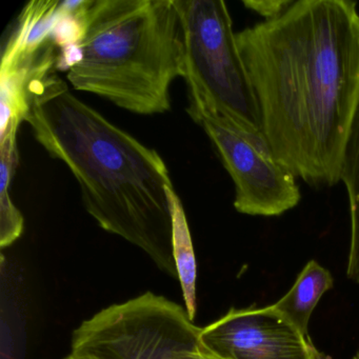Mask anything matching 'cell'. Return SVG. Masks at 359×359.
Segmentation results:
<instances>
[{
	"instance_id": "3",
	"label": "cell",
	"mask_w": 359,
	"mask_h": 359,
	"mask_svg": "<svg viewBox=\"0 0 359 359\" xmlns=\"http://www.w3.org/2000/svg\"><path fill=\"white\" fill-rule=\"evenodd\" d=\"M81 24L67 73L75 90L135 114L171 110L170 88L184 74L175 0H91Z\"/></svg>"
},
{
	"instance_id": "13",
	"label": "cell",
	"mask_w": 359,
	"mask_h": 359,
	"mask_svg": "<svg viewBox=\"0 0 359 359\" xmlns=\"http://www.w3.org/2000/svg\"><path fill=\"white\" fill-rule=\"evenodd\" d=\"M199 340L186 344L173 353L174 359H218L199 346Z\"/></svg>"
},
{
	"instance_id": "14",
	"label": "cell",
	"mask_w": 359,
	"mask_h": 359,
	"mask_svg": "<svg viewBox=\"0 0 359 359\" xmlns=\"http://www.w3.org/2000/svg\"><path fill=\"white\" fill-rule=\"evenodd\" d=\"M315 359H329L327 357L323 356L321 353H319L318 351H317L316 356H315Z\"/></svg>"
},
{
	"instance_id": "16",
	"label": "cell",
	"mask_w": 359,
	"mask_h": 359,
	"mask_svg": "<svg viewBox=\"0 0 359 359\" xmlns=\"http://www.w3.org/2000/svg\"><path fill=\"white\" fill-rule=\"evenodd\" d=\"M354 359H359V350L357 351V354L355 355Z\"/></svg>"
},
{
	"instance_id": "11",
	"label": "cell",
	"mask_w": 359,
	"mask_h": 359,
	"mask_svg": "<svg viewBox=\"0 0 359 359\" xmlns=\"http://www.w3.org/2000/svg\"><path fill=\"white\" fill-rule=\"evenodd\" d=\"M0 247H9L22 234L25 219L12 201L10 186L18 163V151L5 148L0 150Z\"/></svg>"
},
{
	"instance_id": "7",
	"label": "cell",
	"mask_w": 359,
	"mask_h": 359,
	"mask_svg": "<svg viewBox=\"0 0 359 359\" xmlns=\"http://www.w3.org/2000/svg\"><path fill=\"white\" fill-rule=\"evenodd\" d=\"M198 344L220 359H315L317 353L272 304L230 309L201 327Z\"/></svg>"
},
{
	"instance_id": "5",
	"label": "cell",
	"mask_w": 359,
	"mask_h": 359,
	"mask_svg": "<svg viewBox=\"0 0 359 359\" xmlns=\"http://www.w3.org/2000/svg\"><path fill=\"white\" fill-rule=\"evenodd\" d=\"M201 327L186 308L147 292L112 304L83 321L72 336V353L88 359H174L199 340Z\"/></svg>"
},
{
	"instance_id": "6",
	"label": "cell",
	"mask_w": 359,
	"mask_h": 359,
	"mask_svg": "<svg viewBox=\"0 0 359 359\" xmlns=\"http://www.w3.org/2000/svg\"><path fill=\"white\" fill-rule=\"evenodd\" d=\"M235 186L234 208L251 216L283 215L302 199L296 177L273 155L264 138L210 117H195Z\"/></svg>"
},
{
	"instance_id": "1",
	"label": "cell",
	"mask_w": 359,
	"mask_h": 359,
	"mask_svg": "<svg viewBox=\"0 0 359 359\" xmlns=\"http://www.w3.org/2000/svg\"><path fill=\"white\" fill-rule=\"evenodd\" d=\"M236 41L275 158L313 188L336 186L359 104L356 1L294 0Z\"/></svg>"
},
{
	"instance_id": "15",
	"label": "cell",
	"mask_w": 359,
	"mask_h": 359,
	"mask_svg": "<svg viewBox=\"0 0 359 359\" xmlns=\"http://www.w3.org/2000/svg\"><path fill=\"white\" fill-rule=\"evenodd\" d=\"M65 359H88V358H83V357L75 356V355L71 354V355H69L68 357H66V358H65Z\"/></svg>"
},
{
	"instance_id": "12",
	"label": "cell",
	"mask_w": 359,
	"mask_h": 359,
	"mask_svg": "<svg viewBox=\"0 0 359 359\" xmlns=\"http://www.w3.org/2000/svg\"><path fill=\"white\" fill-rule=\"evenodd\" d=\"M294 0H245L243 5L266 20H274L287 11Z\"/></svg>"
},
{
	"instance_id": "4",
	"label": "cell",
	"mask_w": 359,
	"mask_h": 359,
	"mask_svg": "<svg viewBox=\"0 0 359 359\" xmlns=\"http://www.w3.org/2000/svg\"><path fill=\"white\" fill-rule=\"evenodd\" d=\"M192 118L210 117L264 138L257 100L222 0H175ZM266 140V138H264Z\"/></svg>"
},
{
	"instance_id": "17",
	"label": "cell",
	"mask_w": 359,
	"mask_h": 359,
	"mask_svg": "<svg viewBox=\"0 0 359 359\" xmlns=\"http://www.w3.org/2000/svg\"><path fill=\"white\" fill-rule=\"evenodd\" d=\"M215 357H216V356H215ZM217 358H218V357H217ZM218 359H220V358H218Z\"/></svg>"
},
{
	"instance_id": "9",
	"label": "cell",
	"mask_w": 359,
	"mask_h": 359,
	"mask_svg": "<svg viewBox=\"0 0 359 359\" xmlns=\"http://www.w3.org/2000/svg\"><path fill=\"white\" fill-rule=\"evenodd\" d=\"M340 182L348 193L351 241L346 274L359 283V104L346 138L340 165Z\"/></svg>"
},
{
	"instance_id": "8",
	"label": "cell",
	"mask_w": 359,
	"mask_h": 359,
	"mask_svg": "<svg viewBox=\"0 0 359 359\" xmlns=\"http://www.w3.org/2000/svg\"><path fill=\"white\" fill-rule=\"evenodd\" d=\"M332 287L333 277L329 270L316 260H310L298 274L293 287L272 306L298 331L308 336L313 311Z\"/></svg>"
},
{
	"instance_id": "10",
	"label": "cell",
	"mask_w": 359,
	"mask_h": 359,
	"mask_svg": "<svg viewBox=\"0 0 359 359\" xmlns=\"http://www.w3.org/2000/svg\"><path fill=\"white\" fill-rule=\"evenodd\" d=\"M172 222L173 257L177 270L178 280L182 285V296L186 306L184 308L191 320L194 321L197 312L196 257L186 212L177 193H175L172 198Z\"/></svg>"
},
{
	"instance_id": "2",
	"label": "cell",
	"mask_w": 359,
	"mask_h": 359,
	"mask_svg": "<svg viewBox=\"0 0 359 359\" xmlns=\"http://www.w3.org/2000/svg\"><path fill=\"white\" fill-rule=\"evenodd\" d=\"M27 102L24 121L50 156L72 172L88 213L178 279L172 222L176 191L163 157L81 102L53 71L31 81Z\"/></svg>"
}]
</instances>
